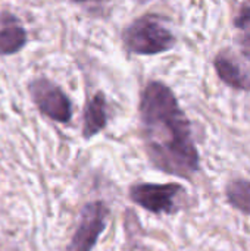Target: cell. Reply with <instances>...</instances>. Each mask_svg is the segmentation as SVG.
Masks as SVG:
<instances>
[{"mask_svg":"<svg viewBox=\"0 0 250 251\" xmlns=\"http://www.w3.org/2000/svg\"><path fill=\"white\" fill-rule=\"evenodd\" d=\"M139 115L150 165L167 175L193 179L200 171V154L192 124L171 87L149 81L140 96Z\"/></svg>","mask_w":250,"mask_h":251,"instance_id":"cell-1","label":"cell"},{"mask_svg":"<svg viewBox=\"0 0 250 251\" xmlns=\"http://www.w3.org/2000/svg\"><path fill=\"white\" fill-rule=\"evenodd\" d=\"M122 43L136 56H156L172 50L177 37L158 16L141 15L124 28Z\"/></svg>","mask_w":250,"mask_h":251,"instance_id":"cell-2","label":"cell"},{"mask_svg":"<svg viewBox=\"0 0 250 251\" xmlns=\"http://www.w3.org/2000/svg\"><path fill=\"white\" fill-rule=\"evenodd\" d=\"M186 188L178 182H140L130 188V199L141 209L155 215H175L181 209Z\"/></svg>","mask_w":250,"mask_h":251,"instance_id":"cell-3","label":"cell"},{"mask_svg":"<svg viewBox=\"0 0 250 251\" xmlns=\"http://www.w3.org/2000/svg\"><path fill=\"white\" fill-rule=\"evenodd\" d=\"M29 96L41 115L57 124H68L72 119V101L60 85L49 78H35L28 84Z\"/></svg>","mask_w":250,"mask_h":251,"instance_id":"cell-4","label":"cell"},{"mask_svg":"<svg viewBox=\"0 0 250 251\" xmlns=\"http://www.w3.org/2000/svg\"><path fill=\"white\" fill-rule=\"evenodd\" d=\"M108 219L109 207L105 201L87 203L81 210L78 226L66 246V251H93L106 229Z\"/></svg>","mask_w":250,"mask_h":251,"instance_id":"cell-5","label":"cell"},{"mask_svg":"<svg viewBox=\"0 0 250 251\" xmlns=\"http://www.w3.org/2000/svg\"><path fill=\"white\" fill-rule=\"evenodd\" d=\"M27 43L28 32L19 18L9 10H0V56H13Z\"/></svg>","mask_w":250,"mask_h":251,"instance_id":"cell-6","label":"cell"},{"mask_svg":"<svg viewBox=\"0 0 250 251\" xmlns=\"http://www.w3.org/2000/svg\"><path fill=\"white\" fill-rule=\"evenodd\" d=\"M214 68L218 78L230 88L237 91H250V71L230 53L221 51L214 59Z\"/></svg>","mask_w":250,"mask_h":251,"instance_id":"cell-7","label":"cell"},{"mask_svg":"<svg viewBox=\"0 0 250 251\" xmlns=\"http://www.w3.org/2000/svg\"><path fill=\"white\" fill-rule=\"evenodd\" d=\"M108 125V101L102 91H97L85 104L83 113V137L90 140Z\"/></svg>","mask_w":250,"mask_h":251,"instance_id":"cell-8","label":"cell"},{"mask_svg":"<svg viewBox=\"0 0 250 251\" xmlns=\"http://www.w3.org/2000/svg\"><path fill=\"white\" fill-rule=\"evenodd\" d=\"M225 197L228 204L237 212L250 216V181L233 179L225 187Z\"/></svg>","mask_w":250,"mask_h":251,"instance_id":"cell-9","label":"cell"},{"mask_svg":"<svg viewBox=\"0 0 250 251\" xmlns=\"http://www.w3.org/2000/svg\"><path fill=\"white\" fill-rule=\"evenodd\" d=\"M233 25L237 29L248 31L250 28V0H246L242 3L237 15L233 19Z\"/></svg>","mask_w":250,"mask_h":251,"instance_id":"cell-10","label":"cell"},{"mask_svg":"<svg viewBox=\"0 0 250 251\" xmlns=\"http://www.w3.org/2000/svg\"><path fill=\"white\" fill-rule=\"evenodd\" d=\"M239 46H240L242 54H243L246 59H250V31L245 32V34L239 38Z\"/></svg>","mask_w":250,"mask_h":251,"instance_id":"cell-11","label":"cell"},{"mask_svg":"<svg viewBox=\"0 0 250 251\" xmlns=\"http://www.w3.org/2000/svg\"><path fill=\"white\" fill-rule=\"evenodd\" d=\"M74 3H97V1H103V0H71Z\"/></svg>","mask_w":250,"mask_h":251,"instance_id":"cell-12","label":"cell"},{"mask_svg":"<svg viewBox=\"0 0 250 251\" xmlns=\"http://www.w3.org/2000/svg\"><path fill=\"white\" fill-rule=\"evenodd\" d=\"M137 3H140V4H146V3H149V1H152V0H136Z\"/></svg>","mask_w":250,"mask_h":251,"instance_id":"cell-13","label":"cell"}]
</instances>
